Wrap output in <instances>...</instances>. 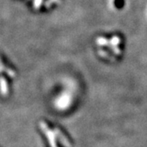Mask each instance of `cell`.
<instances>
[{
	"label": "cell",
	"instance_id": "6da1fadb",
	"mask_svg": "<svg viewBox=\"0 0 147 147\" xmlns=\"http://www.w3.org/2000/svg\"><path fill=\"white\" fill-rule=\"evenodd\" d=\"M92 47L98 59L106 64H116L126 52L127 40L119 31L102 32L93 38Z\"/></svg>",
	"mask_w": 147,
	"mask_h": 147
},
{
	"label": "cell",
	"instance_id": "7a4b0ae2",
	"mask_svg": "<svg viewBox=\"0 0 147 147\" xmlns=\"http://www.w3.org/2000/svg\"><path fill=\"white\" fill-rule=\"evenodd\" d=\"M38 130L45 140L47 147H73L71 137L58 124L47 119L38 122Z\"/></svg>",
	"mask_w": 147,
	"mask_h": 147
},
{
	"label": "cell",
	"instance_id": "3957f363",
	"mask_svg": "<svg viewBox=\"0 0 147 147\" xmlns=\"http://www.w3.org/2000/svg\"><path fill=\"white\" fill-rule=\"evenodd\" d=\"M34 13L45 14L59 8L64 0H17Z\"/></svg>",
	"mask_w": 147,
	"mask_h": 147
},
{
	"label": "cell",
	"instance_id": "277c9868",
	"mask_svg": "<svg viewBox=\"0 0 147 147\" xmlns=\"http://www.w3.org/2000/svg\"><path fill=\"white\" fill-rule=\"evenodd\" d=\"M107 5L110 11L120 12L126 8L127 0H107Z\"/></svg>",
	"mask_w": 147,
	"mask_h": 147
},
{
	"label": "cell",
	"instance_id": "5b68a950",
	"mask_svg": "<svg viewBox=\"0 0 147 147\" xmlns=\"http://www.w3.org/2000/svg\"><path fill=\"white\" fill-rule=\"evenodd\" d=\"M145 16H146V19L147 21V4L146 7V11H145Z\"/></svg>",
	"mask_w": 147,
	"mask_h": 147
}]
</instances>
